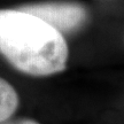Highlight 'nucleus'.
Returning a JSON list of instances; mask_svg holds the SVG:
<instances>
[{
	"instance_id": "obj_1",
	"label": "nucleus",
	"mask_w": 124,
	"mask_h": 124,
	"mask_svg": "<svg viewBox=\"0 0 124 124\" xmlns=\"http://www.w3.org/2000/svg\"><path fill=\"white\" fill-rule=\"evenodd\" d=\"M0 53L14 68L32 76L61 72L68 61L61 32L21 9H0Z\"/></svg>"
},
{
	"instance_id": "obj_2",
	"label": "nucleus",
	"mask_w": 124,
	"mask_h": 124,
	"mask_svg": "<svg viewBox=\"0 0 124 124\" xmlns=\"http://www.w3.org/2000/svg\"><path fill=\"white\" fill-rule=\"evenodd\" d=\"M20 9L44 20L61 33L79 28L86 20L87 15L84 6L71 1L33 4L22 6Z\"/></svg>"
},
{
	"instance_id": "obj_3",
	"label": "nucleus",
	"mask_w": 124,
	"mask_h": 124,
	"mask_svg": "<svg viewBox=\"0 0 124 124\" xmlns=\"http://www.w3.org/2000/svg\"><path fill=\"white\" fill-rule=\"evenodd\" d=\"M18 107V95L14 87L0 77V122L8 120Z\"/></svg>"
},
{
	"instance_id": "obj_4",
	"label": "nucleus",
	"mask_w": 124,
	"mask_h": 124,
	"mask_svg": "<svg viewBox=\"0 0 124 124\" xmlns=\"http://www.w3.org/2000/svg\"><path fill=\"white\" fill-rule=\"evenodd\" d=\"M0 124H40L37 121L30 120V118H20V120H13L9 121L6 120L4 122H0Z\"/></svg>"
}]
</instances>
